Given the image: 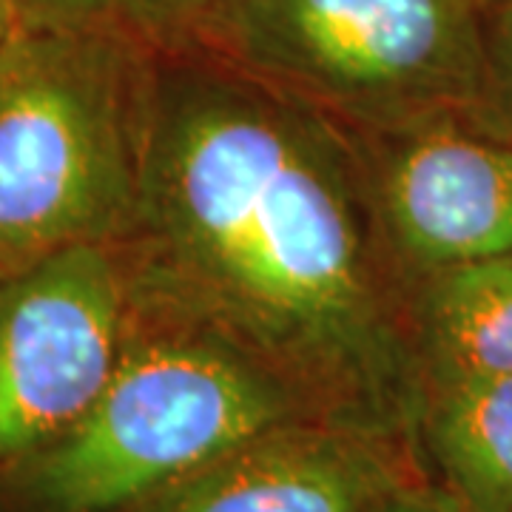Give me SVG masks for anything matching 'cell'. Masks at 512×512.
I'll return each mask as SVG.
<instances>
[{"label":"cell","instance_id":"7","mask_svg":"<svg viewBox=\"0 0 512 512\" xmlns=\"http://www.w3.org/2000/svg\"><path fill=\"white\" fill-rule=\"evenodd\" d=\"M424 458L330 421L271 427L128 512H382Z\"/></svg>","mask_w":512,"mask_h":512},{"label":"cell","instance_id":"1","mask_svg":"<svg viewBox=\"0 0 512 512\" xmlns=\"http://www.w3.org/2000/svg\"><path fill=\"white\" fill-rule=\"evenodd\" d=\"M140 276L251 353L313 419L419 450L413 282L356 137L208 57L160 55Z\"/></svg>","mask_w":512,"mask_h":512},{"label":"cell","instance_id":"10","mask_svg":"<svg viewBox=\"0 0 512 512\" xmlns=\"http://www.w3.org/2000/svg\"><path fill=\"white\" fill-rule=\"evenodd\" d=\"M12 9L20 26L117 35L157 55H180L205 0H12Z\"/></svg>","mask_w":512,"mask_h":512},{"label":"cell","instance_id":"3","mask_svg":"<svg viewBox=\"0 0 512 512\" xmlns=\"http://www.w3.org/2000/svg\"><path fill=\"white\" fill-rule=\"evenodd\" d=\"M160 55L20 26L0 46V276L134 237Z\"/></svg>","mask_w":512,"mask_h":512},{"label":"cell","instance_id":"12","mask_svg":"<svg viewBox=\"0 0 512 512\" xmlns=\"http://www.w3.org/2000/svg\"><path fill=\"white\" fill-rule=\"evenodd\" d=\"M382 512H467L456 495L450 493L441 481L430 476V470H421L410 476L399 490L387 498Z\"/></svg>","mask_w":512,"mask_h":512},{"label":"cell","instance_id":"2","mask_svg":"<svg viewBox=\"0 0 512 512\" xmlns=\"http://www.w3.org/2000/svg\"><path fill=\"white\" fill-rule=\"evenodd\" d=\"M313 419L251 353L148 288L109 384L66 433L0 476V512H128L225 450Z\"/></svg>","mask_w":512,"mask_h":512},{"label":"cell","instance_id":"4","mask_svg":"<svg viewBox=\"0 0 512 512\" xmlns=\"http://www.w3.org/2000/svg\"><path fill=\"white\" fill-rule=\"evenodd\" d=\"M185 52L356 140L476 111L484 92L473 0H205Z\"/></svg>","mask_w":512,"mask_h":512},{"label":"cell","instance_id":"6","mask_svg":"<svg viewBox=\"0 0 512 512\" xmlns=\"http://www.w3.org/2000/svg\"><path fill=\"white\" fill-rule=\"evenodd\" d=\"M356 143L410 282L512 251V137L453 111Z\"/></svg>","mask_w":512,"mask_h":512},{"label":"cell","instance_id":"13","mask_svg":"<svg viewBox=\"0 0 512 512\" xmlns=\"http://www.w3.org/2000/svg\"><path fill=\"white\" fill-rule=\"evenodd\" d=\"M15 9H12V0H0V46L3 40L9 37V32L15 29Z\"/></svg>","mask_w":512,"mask_h":512},{"label":"cell","instance_id":"9","mask_svg":"<svg viewBox=\"0 0 512 512\" xmlns=\"http://www.w3.org/2000/svg\"><path fill=\"white\" fill-rule=\"evenodd\" d=\"M413 339L424 382L512 376V251L419 276Z\"/></svg>","mask_w":512,"mask_h":512},{"label":"cell","instance_id":"11","mask_svg":"<svg viewBox=\"0 0 512 512\" xmlns=\"http://www.w3.org/2000/svg\"><path fill=\"white\" fill-rule=\"evenodd\" d=\"M484 92L473 111L484 126L512 137V0H493L481 9Z\"/></svg>","mask_w":512,"mask_h":512},{"label":"cell","instance_id":"5","mask_svg":"<svg viewBox=\"0 0 512 512\" xmlns=\"http://www.w3.org/2000/svg\"><path fill=\"white\" fill-rule=\"evenodd\" d=\"M137 305L128 242L0 276V476L66 433L109 384Z\"/></svg>","mask_w":512,"mask_h":512},{"label":"cell","instance_id":"8","mask_svg":"<svg viewBox=\"0 0 512 512\" xmlns=\"http://www.w3.org/2000/svg\"><path fill=\"white\" fill-rule=\"evenodd\" d=\"M419 450L467 512H512V376L424 382Z\"/></svg>","mask_w":512,"mask_h":512},{"label":"cell","instance_id":"14","mask_svg":"<svg viewBox=\"0 0 512 512\" xmlns=\"http://www.w3.org/2000/svg\"><path fill=\"white\" fill-rule=\"evenodd\" d=\"M473 3H476L478 9H487V6H490V3H493V0H473Z\"/></svg>","mask_w":512,"mask_h":512}]
</instances>
